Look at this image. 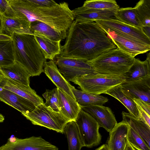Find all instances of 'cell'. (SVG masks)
Listing matches in <instances>:
<instances>
[{"label":"cell","mask_w":150,"mask_h":150,"mask_svg":"<svg viewBox=\"0 0 150 150\" xmlns=\"http://www.w3.org/2000/svg\"><path fill=\"white\" fill-rule=\"evenodd\" d=\"M44 69L46 75L57 88L76 100L72 91L73 86L62 75L53 60L45 62L44 64Z\"/></svg>","instance_id":"obj_18"},{"label":"cell","mask_w":150,"mask_h":150,"mask_svg":"<svg viewBox=\"0 0 150 150\" xmlns=\"http://www.w3.org/2000/svg\"><path fill=\"white\" fill-rule=\"evenodd\" d=\"M21 113L33 125L62 134L64 133L65 125L69 121L60 112L53 110L46 106L44 103L36 106L31 112Z\"/></svg>","instance_id":"obj_6"},{"label":"cell","mask_w":150,"mask_h":150,"mask_svg":"<svg viewBox=\"0 0 150 150\" xmlns=\"http://www.w3.org/2000/svg\"><path fill=\"white\" fill-rule=\"evenodd\" d=\"M42 95L46 100L44 104L46 106L55 111L60 112L57 88L51 90H46Z\"/></svg>","instance_id":"obj_33"},{"label":"cell","mask_w":150,"mask_h":150,"mask_svg":"<svg viewBox=\"0 0 150 150\" xmlns=\"http://www.w3.org/2000/svg\"><path fill=\"white\" fill-rule=\"evenodd\" d=\"M120 86L124 93L132 99H138L150 103V76L142 79L124 83Z\"/></svg>","instance_id":"obj_13"},{"label":"cell","mask_w":150,"mask_h":150,"mask_svg":"<svg viewBox=\"0 0 150 150\" xmlns=\"http://www.w3.org/2000/svg\"><path fill=\"white\" fill-rule=\"evenodd\" d=\"M71 90L76 101L80 106L103 105L108 101L106 97L85 92L76 89L73 86Z\"/></svg>","instance_id":"obj_26"},{"label":"cell","mask_w":150,"mask_h":150,"mask_svg":"<svg viewBox=\"0 0 150 150\" xmlns=\"http://www.w3.org/2000/svg\"><path fill=\"white\" fill-rule=\"evenodd\" d=\"M0 13L6 17L16 16L8 0H0Z\"/></svg>","instance_id":"obj_35"},{"label":"cell","mask_w":150,"mask_h":150,"mask_svg":"<svg viewBox=\"0 0 150 150\" xmlns=\"http://www.w3.org/2000/svg\"><path fill=\"white\" fill-rule=\"evenodd\" d=\"M134 8L142 27H150V0H141Z\"/></svg>","instance_id":"obj_31"},{"label":"cell","mask_w":150,"mask_h":150,"mask_svg":"<svg viewBox=\"0 0 150 150\" xmlns=\"http://www.w3.org/2000/svg\"><path fill=\"white\" fill-rule=\"evenodd\" d=\"M58 88L60 112L69 120L75 121L81 110L76 100Z\"/></svg>","instance_id":"obj_20"},{"label":"cell","mask_w":150,"mask_h":150,"mask_svg":"<svg viewBox=\"0 0 150 150\" xmlns=\"http://www.w3.org/2000/svg\"><path fill=\"white\" fill-rule=\"evenodd\" d=\"M128 141L133 147L137 150H150V148L142 138L129 126Z\"/></svg>","instance_id":"obj_34"},{"label":"cell","mask_w":150,"mask_h":150,"mask_svg":"<svg viewBox=\"0 0 150 150\" xmlns=\"http://www.w3.org/2000/svg\"><path fill=\"white\" fill-rule=\"evenodd\" d=\"M0 100L21 113L31 112L36 107L30 101L1 86Z\"/></svg>","instance_id":"obj_17"},{"label":"cell","mask_w":150,"mask_h":150,"mask_svg":"<svg viewBox=\"0 0 150 150\" xmlns=\"http://www.w3.org/2000/svg\"><path fill=\"white\" fill-rule=\"evenodd\" d=\"M12 138L0 146V150H58L57 147L41 137Z\"/></svg>","instance_id":"obj_10"},{"label":"cell","mask_w":150,"mask_h":150,"mask_svg":"<svg viewBox=\"0 0 150 150\" xmlns=\"http://www.w3.org/2000/svg\"><path fill=\"white\" fill-rule=\"evenodd\" d=\"M95 22L102 29L108 30L132 40L150 45V38L146 35L142 29L127 25L115 18Z\"/></svg>","instance_id":"obj_8"},{"label":"cell","mask_w":150,"mask_h":150,"mask_svg":"<svg viewBox=\"0 0 150 150\" xmlns=\"http://www.w3.org/2000/svg\"><path fill=\"white\" fill-rule=\"evenodd\" d=\"M79 86L81 90L100 95L125 82L122 76L103 74L97 73L74 78L70 80Z\"/></svg>","instance_id":"obj_5"},{"label":"cell","mask_w":150,"mask_h":150,"mask_svg":"<svg viewBox=\"0 0 150 150\" xmlns=\"http://www.w3.org/2000/svg\"><path fill=\"white\" fill-rule=\"evenodd\" d=\"M14 62L12 39L0 40V68L10 65Z\"/></svg>","instance_id":"obj_30"},{"label":"cell","mask_w":150,"mask_h":150,"mask_svg":"<svg viewBox=\"0 0 150 150\" xmlns=\"http://www.w3.org/2000/svg\"><path fill=\"white\" fill-rule=\"evenodd\" d=\"M135 58L117 47L87 62L97 73L123 76L132 65Z\"/></svg>","instance_id":"obj_4"},{"label":"cell","mask_w":150,"mask_h":150,"mask_svg":"<svg viewBox=\"0 0 150 150\" xmlns=\"http://www.w3.org/2000/svg\"><path fill=\"white\" fill-rule=\"evenodd\" d=\"M115 10H101L83 6L73 10L75 20L79 22H95L98 20L115 18Z\"/></svg>","instance_id":"obj_16"},{"label":"cell","mask_w":150,"mask_h":150,"mask_svg":"<svg viewBox=\"0 0 150 150\" xmlns=\"http://www.w3.org/2000/svg\"><path fill=\"white\" fill-rule=\"evenodd\" d=\"M114 16L115 19L122 23L142 29V26L134 8H119L115 10Z\"/></svg>","instance_id":"obj_27"},{"label":"cell","mask_w":150,"mask_h":150,"mask_svg":"<svg viewBox=\"0 0 150 150\" xmlns=\"http://www.w3.org/2000/svg\"><path fill=\"white\" fill-rule=\"evenodd\" d=\"M129 126L122 121L109 132L107 144L110 150H124L128 142Z\"/></svg>","instance_id":"obj_19"},{"label":"cell","mask_w":150,"mask_h":150,"mask_svg":"<svg viewBox=\"0 0 150 150\" xmlns=\"http://www.w3.org/2000/svg\"><path fill=\"white\" fill-rule=\"evenodd\" d=\"M122 121L126 122L143 139L150 148V127L146 123L132 116L129 113L122 111Z\"/></svg>","instance_id":"obj_23"},{"label":"cell","mask_w":150,"mask_h":150,"mask_svg":"<svg viewBox=\"0 0 150 150\" xmlns=\"http://www.w3.org/2000/svg\"><path fill=\"white\" fill-rule=\"evenodd\" d=\"M82 6L101 10H116L120 8L115 0H87Z\"/></svg>","instance_id":"obj_32"},{"label":"cell","mask_w":150,"mask_h":150,"mask_svg":"<svg viewBox=\"0 0 150 150\" xmlns=\"http://www.w3.org/2000/svg\"><path fill=\"white\" fill-rule=\"evenodd\" d=\"M5 75L0 68V83L2 81Z\"/></svg>","instance_id":"obj_40"},{"label":"cell","mask_w":150,"mask_h":150,"mask_svg":"<svg viewBox=\"0 0 150 150\" xmlns=\"http://www.w3.org/2000/svg\"><path fill=\"white\" fill-rule=\"evenodd\" d=\"M1 69L6 76L13 80L26 86L29 85V79L31 76L19 63L15 61L12 64Z\"/></svg>","instance_id":"obj_24"},{"label":"cell","mask_w":150,"mask_h":150,"mask_svg":"<svg viewBox=\"0 0 150 150\" xmlns=\"http://www.w3.org/2000/svg\"><path fill=\"white\" fill-rule=\"evenodd\" d=\"M13 42L15 61L19 63L31 76H39L44 72L46 61L43 55L34 35L14 34Z\"/></svg>","instance_id":"obj_3"},{"label":"cell","mask_w":150,"mask_h":150,"mask_svg":"<svg viewBox=\"0 0 150 150\" xmlns=\"http://www.w3.org/2000/svg\"><path fill=\"white\" fill-rule=\"evenodd\" d=\"M117 48L95 22L74 20L67 31L60 55L88 61Z\"/></svg>","instance_id":"obj_1"},{"label":"cell","mask_w":150,"mask_h":150,"mask_svg":"<svg viewBox=\"0 0 150 150\" xmlns=\"http://www.w3.org/2000/svg\"><path fill=\"white\" fill-rule=\"evenodd\" d=\"M2 33V18L1 16L0 13V34Z\"/></svg>","instance_id":"obj_41"},{"label":"cell","mask_w":150,"mask_h":150,"mask_svg":"<svg viewBox=\"0 0 150 150\" xmlns=\"http://www.w3.org/2000/svg\"><path fill=\"white\" fill-rule=\"evenodd\" d=\"M81 107L95 119L100 127L103 128L108 132L112 131L117 123L111 110L108 107L100 105Z\"/></svg>","instance_id":"obj_11"},{"label":"cell","mask_w":150,"mask_h":150,"mask_svg":"<svg viewBox=\"0 0 150 150\" xmlns=\"http://www.w3.org/2000/svg\"><path fill=\"white\" fill-rule=\"evenodd\" d=\"M12 38L5 35L0 34V40H9L12 39Z\"/></svg>","instance_id":"obj_38"},{"label":"cell","mask_w":150,"mask_h":150,"mask_svg":"<svg viewBox=\"0 0 150 150\" xmlns=\"http://www.w3.org/2000/svg\"><path fill=\"white\" fill-rule=\"evenodd\" d=\"M64 133L67 140L68 150H81L83 147L75 121H70L66 124Z\"/></svg>","instance_id":"obj_28"},{"label":"cell","mask_w":150,"mask_h":150,"mask_svg":"<svg viewBox=\"0 0 150 150\" xmlns=\"http://www.w3.org/2000/svg\"><path fill=\"white\" fill-rule=\"evenodd\" d=\"M31 32L35 34L43 35L53 40H62L65 39L67 32H58L42 22L35 21L31 23Z\"/></svg>","instance_id":"obj_25"},{"label":"cell","mask_w":150,"mask_h":150,"mask_svg":"<svg viewBox=\"0 0 150 150\" xmlns=\"http://www.w3.org/2000/svg\"><path fill=\"white\" fill-rule=\"evenodd\" d=\"M30 2L36 7H48L55 5L57 4L55 1L52 0H31Z\"/></svg>","instance_id":"obj_36"},{"label":"cell","mask_w":150,"mask_h":150,"mask_svg":"<svg viewBox=\"0 0 150 150\" xmlns=\"http://www.w3.org/2000/svg\"><path fill=\"white\" fill-rule=\"evenodd\" d=\"M9 3L17 17L31 23L42 22L59 32H67L74 21L72 10L65 2L48 7H36L29 0H10Z\"/></svg>","instance_id":"obj_2"},{"label":"cell","mask_w":150,"mask_h":150,"mask_svg":"<svg viewBox=\"0 0 150 150\" xmlns=\"http://www.w3.org/2000/svg\"><path fill=\"white\" fill-rule=\"evenodd\" d=\"M1 16L2 34L11 37L14 34L33 35L30 30L31 23L28 21L17 16L8 17Z\"/></svg>","instance_id":"obj_15"},{"label":"cell","mask_w":150,"mask_h":150,"mask_svg":"<svg viewBox=\"0 0 150 150\" xmlns=\"http://www.w3.org/2000/svg\"><path fill=\"white\" fill-rule=\"evenodd\" d=\"M105 94L116 98L125 106L130 114L139 119V114L136 104L132 99L124 93L120 86L110 89Z\"/></svg>","instance_id":"obj_29"},{"label":"cell","mask_w":150,"mask_h":150,"mask_svg":"<svg viewBox=\"0 0 150 150\" xmlns=\"http://www.w3.org/2000/svg\"><path fill=\"white\" fill-rule=\"evenodd\" d=\"M75 121L83 147L91 148L100 143L99 126L91 115L81 109Z\"/></svg>","instance_id":"obj_7"},{"label":"cell","mask_w":150,"mask_h":150,"mask_svg":"<svg viewBox=\"0 0 150 150\" xmlns=\"http://www.w3.org/2000/svg\"><path fill=\"white\" fill-rule=\"evenodd\" d=\"M53 61L60 72L69 82L74 78L96 73L87 60L62 56H56Z\"/></svg>","instance_id":"obj_9"},{"label":"cell","mask_w":150,"mask_h":150,"mask_svg":"<svg viewBox=\"0 0 150 150\" xmlns=\"http://www.w3.org/2000/svg\"><path fill=\"white\" fill-rule=\"evenodd\" d=\"M124 150H136L128 142L127 143Z\"/></svg>","instance_id":"obj_39"},{"label":"cell","mask_w":150,"mask_h":150,"mask_svg":"<svg viewBox=\"0 0 150 150\" xmlns=\"http://www.w3.org/2000/svg\"><path fill=\"white\" fill-rule=\"evenodd\" d=\"M41 52L47 59L53 60L55 57L60 54L62 46L61 40H51L40 35H34Z\"/></svg>","instance_id":"obj_22"},{"label":"cell","mask_w":150,"mask_h":150,"mask_svg":"<svg viewBox=\"0 0 150 150\" xmlns=\"http://www.w3.org/2000/svg\"><path fill=\"white\" fill-rule=\"evenodd\" d=\"M4 120V116L0 113V123L3 122Z\"/></svg>","instance_id":"obj_42"},{"label":"cell","mask_w":150,"mask_h":150,"mask_svg":"<svg viewBox=\"0 0 150 150\" xmlns=\"http://www.w3.org/2000/svg\"><path fill=\"white\" fill-rule=\"evenodd\" d=\"M0 86L30 101L36 106L44 103L43 99L29 85L26 86L16 82L5 75L0 83Z\"/></svg>","instance_id":"obj_14"},{"label":"cell","mask_w":150,"mask_h":150,"mask_svg":"<svg viewBox=\"0 0 150 150\" xmlns=\"http://www.w3.org/2000/svg\"><path fill=\"white\" fill-rule=\"evenodd\" d=\"M150 53L147 55L146 59L143 61L135 58L134 62L123 76L125 83H128L143 79L150 76Z\"/></svg>","instance_id":"obj_21"},{"label":"cell","mask_w":150,"mask_h":150,"mask_svg":"<svg viewBox=\"0 0 150 150\" xmlns=\"http://www.w3.org/2000/svg\"><path fill=\"white\" fill-rule=\"evenodd\" d=\"M102 29L117 48L133 57L150 50V45L132 40L108 30Z\"/></svg>","instance_id":"obj_12"},{"label":"cell","mask_w":150,"mask_h":150,"mask_svg":"<svg viewBox=\"0 0 150 150\" xmlns=\"http://www.w3.org/2000/svg\"><path fill=\"white\" fill-rule=\"evenodd\" d=\"M95 150H110L107 144H103Z\"/></svg>","instance_id":"obj_37"}]
</instances>
